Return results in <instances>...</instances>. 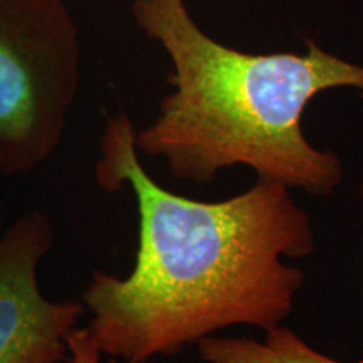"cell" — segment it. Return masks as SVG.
Instances as JSON below:
<instances>
[{"mask_svg":"<svg viewBox=\"0 0 363 363\" xmlns=\"http://www.w3.org/2000/svg\"><path fill=\"white\" fill-rule=\"evenodd\" d=\"M136 130L120 111L108 118L96 182L108 192L130 185L140 217L133 271H93L83 293L88 333L101 355L145 363L234 325H281L305 274L281 257L315 252L310 216L289 189L257 179L238 197L199 202L160 187L140 163Z\"/></svg>","mask_w":363,"mask_h":363,"instance_id":"1","label":"cell"},{"mask_svg":"<svg viewBox=\"0 0 363 363\" xmlns=\"http://www.w3.org/2000/svg\"><path fill=\"white\" fill-rule=\"evenodd\" d=\"M131 16L169 54L172 93L155 120L136 131L138 152L162 157L179 180L211 184L246 165L257 179L313 195L333 194L343 165L303 131V113L323 91L357 89L363 66L306 39V51L252 54L219 43L195 22L185 0H133Z\"/></svg>","mask_w":363,"mask_h":363,"instance_id":"2","label":"cell"},{"mask_svg":"<svg viewBox=\"0 0 363 363\" xmlns=\"http://www.w3.org/2000/svg\"><path fill=\"white\" fill-rule=\"evenodd\" d=\"M81 57L66 0H0V174H26L56 152Z\"/></svg>","mask_w":363,"mask_h":363,"instance_id":"3","label":"cell"},{"mask_svg":"<svg viewBox=\"0 0 363 363\" xmlns=\"http://www.w3.org/2000/svg\"><path fill=\"white\" fill-rule=\"evenodd\" d=\"M54 246L51 220L29 212L0 238V363H59L66 338L83 313L78 301H51L38 281Z\"/></svg>","mask_w":363,"mask_h":363,"instance_id":"4","label":"cell"},{"mask_svg":"<svg viewBox=\"0 0 363 363\" xmlns=\"http://www.w3.org/2000/svg\"><path fill=\"white\" fill-rule=\"evenodd\" d=\"M264 340L247 337H206L199 352L207 363H343L323 355L286 326L264 330Z\"/></svg>","mask_w":363,"mask_h":363,"instance_id":"5","label":"cell"},{"mask_svg":"<svg viewBox=\"0 0 363 363\" xmlns=\"http://www.w3.org/2000/svg\"><path fill=\"white\" fill-rule=\"evenodd\" d=\"M67 352L71 353L72 363H99L101 352L91 338L88 330H71V333L66 338ZM108 363H131V362H120L118 358H111Z\"/></svg>","mask_w":363,"mask_h":363,"instance_id":"6","label":"cell"},{"mask_svg":"<svg viewBox=\"0 0 363 363\" xmlns=\"http://www.w3.org/2000/svg\"><path fill=\"white\" fill-rule=\"evenodd\" d=\"M2 175V174H0ZM6 206H4V197H2V190H0V238H2L4 230H6Z\"/></svg>","mask_w":363,"mask_h":363,"instance_id":"7","label":"cell"}]
</instances>
